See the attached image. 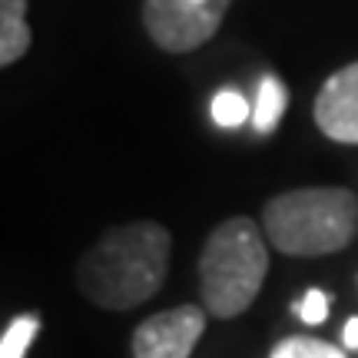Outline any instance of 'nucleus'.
Returning <instances> with one entry per match:
<instances>
[{"instance_id": "nucleus-1", "label": "nucleus", "mask_w": 358, "mask_h": 358, "mask_svg": "<svg viewBox=\"0 0 358 358\" xmlns=\"http://www.w3.org/2000/svg\"><path fill=\"white\" fill-rule=\"evenodd\" d=\"M173 236L166 226L140 219L116 226L80 259L77 285L90 306L129 312L150 302L169 275Z\"/></svg>"}, {"instance_id": "nucleus-2", "label": "nucleus", "mask_w": 358, "mask_h": 358, "mask_svg": "<svg viewBox=\"0 0 358 358\" xmlns=\"http://www.w3.org/2000/svg\"><path fill=\"white\" fill-rule=\"evenodd\" d=\"M262 229L285 256H332L355 243L358 196L345 186L279 192L262 209Z\"/></svg>"}, {"instance_id": "nucleus-3", "label": "nucleus", "mask_w": 358, "mask_h": 358, "mask_svg": "<svg viewBox=\"0 0 358 358\" xmlns=\"http://www.w3.org/2000/svg\"><path fill=\"white\" fill-rule=\"evenodd\" d=\"M268 272L266 229L232 216L209 232L199 252V299L213 319H236L256 302Z\"/></svg>"}, {"instance_id": "nucleus-4", "label": "nucleus", "mask_w": 358, "mask_h": 358, "mask_svg": "<svg viewBox=\"0 0 358 358\" xmlns=\"http://www.w3.org/2000/svg\"><path fill=\"white\" fill-rule=\"evenodd\" d=\"M232 0H143V27L159 50L189 53L219 34Z\"/></svg>"}, {"instance_id": "nucleus-5", "label": "nucleus", "mask_w": 358, "mask_h": 358, "mask_svg": "<svg viewBox=\"0 0 358 358\" xmlns=\"http://www.w3.org/2000/svg\"><path fill=\"white\" fill-rule=\"evenodd\" d=\"M206 306H173L156 312L133 332V358H189L206 332Z\"/></svg>"}, {"instance_id": "nucleus-6", "label": "nucleus", "mask_w": 358, "mask_h": 358, "mask_svg": "<svg viewBox=\"0 0 358 358\" xmlns=\"http://www.w3.org/2000/svg\"><path fill=\"white\" fill-rule=\"evenodd\" d=\"M312 116H315V127L332 143L358 146V60L335 70L322 83Z\"/></svg>"}, {"instance_id": "nucleus-7", "label": "nucleus", "mask_w": 358, "mask_h": 358, "mask_svg": "<svg viewBox=\"0 0 358 358\" xmlns=\"http://www.w3.org/2000/svg\"><path fill=\"white\" fill-rule=\"evenodd\" d=\"M30 50L27 0H0V66H13Z\"/></svg>"}, {"instance_id": "nucleus-8", "label": "nucleus", "mask_w": 358, "mask_h": 358, "mask_svg": "<svg viewBox=\"0 0 358 358\" xmlns=\"http://www.w3.org/2000/svg\"><path fill=\"white\" fill-rule=\"evenodd\" d=\"M285 100H289V93L282 87L275 77H262L259 83V96H256V110H252V127L256 133H272V129L279 127L282 113H285Z\"/></svg>"}, {"instance_id": "nucleus-9", "label": "nucleus", "mask_w": 358, "mask_h": 358, "mask_svg": "<svg viewBox=\"0 0 358 358\" xmlns=\"http://www.w3.org/2000/svg\"><path fill=\"white\" fill-rule=\"evenodd\" d=\"M268 358H345V352L322 338H312V335H289L272 348Z\"/></svg>"}, {"instance_id": "nucleus-10", "label": "nucleus", "mask_w": 358, "mask_h": 358, "mask_svg": "<svg viewBox=\"0 0 358 358\" xmlns=\"http://www.w3.org/2000/svg\"><path fill=\"white\" fill-rule=\"evenodd\" d=\"M37 332H40L37 315H17V319L7 325L3 338H0V358H24L30 342L37 338Z\"/></svg>"}, {"instance_id": "nucleus-11", "label": "nucleus", "mask_w": 358, "mask_h": 358, "mask_svg": "<svg viewBox=\"0 0 358 358\" xmlns=\"http://www.w3.org/2000/svg\"><path fill=\"white\" fill-rule=\"evenodd\" d=\"M213 120L219 127H243L249 120V103L239 90H219L213 96Z\"/></svg>"}, {"instance_id": "nucleus-12", "label": "nucleus", "mask_w": 358, "mask_h": 358, "mask_svg": "<svg viewBox=\"0 0 358 358\" xmlns=\"http://www.w3.org/2000/svg\"><path fill=\"white\" fill-rule=\"evenodd\" d=\"M295 315L306 322V325H319V322H325V315H329V295L322 292V289H308L306 299L295 306Z\"/></svg>"}, {"instance_id": "nucleus-13", "label": "nucleus", "mask_w": 358, "mask_h": 358, "mask_svg": "<svg viewBox=\"0 0 358 358\" xmlns=\"http://www.w3.org/2000/svg\"><path fill=\"white\" fill-rule=\"evenodd\" d=\"M342 338H345L348 348H358V319H348L345 329H342Z\"/></svg>"}]
</instances>
